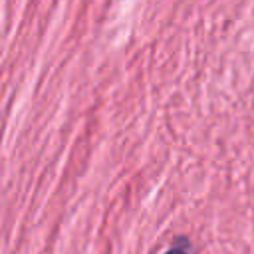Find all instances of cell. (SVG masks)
Instances as JSON below:
<instances>
[{
	"mask_svg": "<svg viewBox=\"0 0 254 254\" xmlns=\"http://www.w3.org/2000/svg\"><path fill=\"white\" fill-rule=\"evenodd\" d=\"M165 254H192L190 252V246H189V242L185 240V238H181V240H177Z\"/></svg>",
	"mask_w": 254,
	"mask_h": 254,
	"instance_id": "obj_1",
	"label": "cell"
}]
</instances>
